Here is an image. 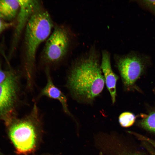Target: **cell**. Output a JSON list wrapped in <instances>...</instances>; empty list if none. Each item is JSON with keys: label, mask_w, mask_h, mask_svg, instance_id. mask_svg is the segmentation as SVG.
<instances>
[{"label": "cell", "mask_w": 155, "mask_h": 155, "mask_svg": "<svg viewBox=\"0 0 155 155\" xmlns=\"http://www.w3.org/2000/svg\"><path fill=\"white\" fill-rule=\"evenodd\" d=\"M98 54L91 48L75 60L68 69L65 86L72 98L80 103L91 104L102 91L105 81Z\"/></svg>", "instance_id": "obj_1"}, {"label": "cell", "mask_w": 155, "mask_h": 155, "mask_svg": "<svg viewBox=\"0 0 155 155\" xmlns=\"http://www.w3.org/2000/svg\"><path fill=\"white\" fill-rule=\"evenodd\" d=\"M54 27L49 13L42 5L32 14L25 28L24 53L20 70L26 81L25 90L28 92H33L36 86L37 49L49 36Z\"/></svg>", "instance_id": "obj_2"}, {"label": "cell", "mask_w": 155, "mask_h": 155, "mask_svg": "<svg viewBox=\"0 0 155 155\" xmlns=\"http://www.w3.org/2000/svg\"><path fill=\"white\" fill-rule=\"evenodd\" d=\"M41 123L40 110L34 102L28 114L21 118H15L6 126L17 154L26 155L36 150L40 140Z\"/></svg>", "instance_id": "obj_3"}, {"label": "cell", "mask_w": 155, "mask_h": 155, "mask_svg": "<svg viewBox=\"0 0 155 155\" xmlns=\"http://www.w3.org/2000/svg\"><path fill=\"white\" fill-rule=\"evenodd\" d=\"M40 57L37 69L54 70L63 63L68 54L71 42V32L65 25L54 27Z\"/></svg>", "instance_id": "obj_4"}, {"label": "cell", "mask_w": 155, "mask_h": 155, "mask_svg": "<svg viewBox=\"0 0 155 155\" xmlns=\"http://www.w3.org/2000/svg\"><path fill=\"white\" fill-rule=\"evenodd\" d=\"M22 77L20 70L11 69L0 84V120L4 121L6 126L16 117L17 110L23 102Z\"/></svg>", "instance_id": "obj_5"}, {"label": "cell", "mask_w": 155, "mask_h": 155, "mask_svg": "<svg viewBox=\"0 0 155 155\" xmlns=\"http://www.w3.org/2000/svg\"><path fill=\"white\" fill-rule=\"evenodd\" d=\"M114 57L123 85L129 90L141 75L149 62V57L136 51L124 55L116 54Z\"/></svg>", "instance_id": "obj_6"}, {"label": "cell", "mask_w": 155, "mask_h": 155, "mask_svg": "<svg viewBox=\"0 0 155 155\" xmlns=\"http://www.w3.org/2000/svg\"><path fill=\"white\" fill-rule=\"evenodd\" d=\"M20 7L17 16V23L13 41L12 50L15 49L23 30L25 29L31 16L35 10L42 5L38 0H19Z\"/></svg>", "instance_id": "obj_7"}, {"label": "cell", "mask_w": 155, "mask_h": 155, "mask_svg": "<svg viewBox=\"0 0 155 155\" xmlns=\"http://www.w3.org/2000/svg\"><path fill=\"white\" fill-rule=\"evenodd\" d=\"M46 78V83L40 90L34 102H36L43 97L56 100L61 104L64 112L69 115L72 116L70 112L66 96L54 84L51 74V71L46 68L44 70Z\"/></svg>", "instance_id": "obj_8"}, {"label": "cell", "mask_w": 155, "mask_h": 155, "mask_svg": "<svg viewBox=\"0 0 155 155\" xmlns=\"http://www.w3.org/2000/svg\"><path fill=\"white\" fill-rule=\"evenodd\" d=\"M110 55L106 51H103L100 63L101 68L104 78L105 83L109 92L112 103L116 102L117 95L116 84L119 77L112 68Z\"/></svg>", "instance_id": "obj_9"}, {"label": "cell", "mask_w": 155, "mask_h": 155, "mask_svg": "<svg viewBox=\"0 0 155 155\" xmlns=\"http://www.w3.org/2000/svg\"><path fill=\"white\" fill-rule=\"evenodd\" d=\"M20 7L18 0H0V18L7 22L13 20L17 16Z\"/></svg>", "instance_id": "obj_10"}, {"label": "cell", "mask_w": 155, "mask_h": 155, "mask_svg": "<svg viewBox=\"0 0 155 155\" xmlns=\"http://www.w3.org/2000/svg\"><path fill=\"white\" fill-rule=\"evenodd\" d=\"M140 124L146 130L155 132V111L151 113L142 119Z\"/></svg>", "instance_id": "obj_11"}, {"label": "cell", "mask_w": 155, "mask_h": 155, "mask_svg": "<svg viewBox=\"0 0 155 155\" xmlns=\"http://www.w3.org/2000/svg\"><path fill=\"white\" fill-rule=\"evenodd\" d=\"M135 120V115L132 113L125 112L121 113L119 117V123L121 125L125 127L131 126Z\"/></svg>", "instance_id": "obj_12"}, {"label": "cell", "mask_w": 155, "mask_h": 155, "mask_svg": "<svg viewBox=\"0 0 155 155\" xmlns=\"http://www.w3.org/2000/svg\"><path fill=\"white\" fill-rule=\"evenodd\" d=\"M136 1L142 8L155 16V0H140Z\"/></svg>", "instance_id": "obj_13"}, {"label": "cell", "mask_w": 155, "mask_h": 155, "mask_svg": "<svg viewBox=\"0 0 155 155\" xmlns=\"http://www.w3.org/2000/svg\"><path fill=\"white\" fill-rule=\"evenodd\" d=\"M128 132L135 136L139 140L147 142L155 149V140L133 132Z\"/></svg>", "instance_id": "obj_14"}, {"label": "cell", "mask_w": 155, "mask_h": 155, "mask_svg": "<svg viewBox=\"0 0 155 155\" xmlns=\"http://www.w3.org/2000/svg\"><path fill=\"white\" fill-rule=\"evenodd\" d=\"M11 69L8 70L4 69L0 62V84L7 77Z\"/></svg>", "instance_id": "obj_15"}, {"label": "cell", "mask_w": 155, "mask_h": 155, "mask_svg": "<svg viewBox=\"0 0 155 155\" xmlns=\"http://www.w3.org/2000/svg\"><path fill=\"white\" fill-rule=\"evenodd\" d=\"M11 25V23L5 21L0 18V33L9 28Z\"/></svg>", "instance_id": "obj_16"}, {"label": "cell", "mask_w": 155, "mask_h": 155, "mask_svg": "<svg viewBox=\"0 0 155 155\" xmlns=\"http://www.w3.org/2000/svg\"><path fill=\"white\" fill-rule=\"evenodd\" d=\"M127 155H142L139 153H134L129 154Z\"/></svg>", "instance_id": "obj_17"}, {"label": "cell", "mask_w": 155, "mask_h": 155, "mask_svg": "<svg viewBox=\"0 0 155 155\" xmlns=\"http://www.w3.org/2000/svg\"><path fill=\"white\" fill-rule=\"evenodd\" d=\"M0 155H4L0 151Z\"/></svg>", "instance_id": "obj_18"}, {"label": "cell", "mask_w": 155, "mask_h": 155, "mask_svg": "<svg viewBox=\"0 0 155 155\" xmlns=\"http://www.w3.org/2000/svg\"><path fill=\"white\" fill-rule=\"evenodd\" d=\"M99 155H103V154L102 152H100V153Z\"/></svg>", "instance_id": "obj_19"}]
</instances>
